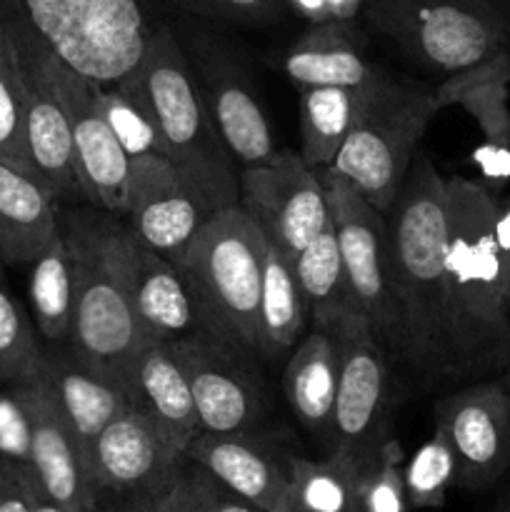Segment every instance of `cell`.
Returning a JSON list of instances; mask_svg holds the SVG:
<instances>
[{"label": "cell", "instance_id": "obj_1", "mask_svg": "<svg viewBox=\"0 0 510 512\" xmlns=\"http://www.w3.org/2000/svg\"><path fill=\"white\" fill-rule=\"evenodd\" d=\"M398 355L425 378H455L445 283V178L428 153H415L385 210Z\"/></svg>", "mask_w": 510, "mask_h": 512}, {"label": "cell", "instance_id": "obj_2", "mask_svg": "<svg viewBox=\"0 0 510 512\" xmlns=\"http://www.w3.org/2000/svg\"><path fill=\"white\" fill-rule=\"evenodd\" d=\"M498 205L483 183L445 178V283L455 378L510 365V293L495 238Z\"/></svg>", "mask_w": 510, "mask_h": 512}, {"label": "cell", "instance_id": "obj_3", "mask_svg": "<svg viewBox=\"0 0 510 512\" xmlns=\"http://www.w3.org/2000/svg\"><path fill=\"white\" fill-rule=\"evenodd\" d=\"M113 85H123L148 105L165 143V158L205 213L238 205V160L225 148L195 83L188 53L168 25L150 28L138 65Z\"/></svg>", "mask_w": 510, "mask_h": 512}, {"label": "cell", "instance_id": "obj_4", "mask_svg": "<svg viewBox=\"0 0 510 512\" xmlns=\"http://www.w3.org/2000/svg\"><path fill=\"white\" fill-rule=\"evenodd\" d=\"M268 240L240 205L208 215L170 258L193 305L198 330L258 355V310Z\"/></svg>", "mask_w": 510, "mask_h": 512}, {"label": "cell", "instance_id": "obj_5", "mask_svg": "<svg viewBox=\"0 0 510 512\" xmlns=\"http://www.w3.org/2000/svg\"><path fill=\"white\" fill-rule=\"evenodd\" d=\"M360 15L405 58L443 78L510 48V18L498 0H365Z\"/></svg>", "mask_w": 510, "mask_h": 512}, {"label": "cell", "instance_id": "obj_6", "mask_svg": "<svg viewBox=\"0 0 510 512\" xmlns=\"http://www.w3.org/2000/svg\"><path fill=\"white\" fill-rule=\"evenodd\" d=\"M60 233L70 253L88 258L120 285L155 340H178L198 330L175 265L148 248L123 218L100 208L70 210Z\"/></svg>", "mask_w": 510, "mask_h": 512}, {"label": "cell", "instance_id": "obj_7", "mask_svg": "<svg viewBox=\"0 0 510 512\" xmlns=\"http://www.w3.org/2000/svg\"><path fill=\"white\" fill-rule=\"evenodd\" d=\"M438 110L435 90L383 73L370 83L355 128L325 170L350 180L365 200L385 213Z\"/></svg>", "mask_w": 510, "mask_h": 512}, {"label": "cell", "instance_id": "obj_8", "mask_svg": "<svg viewBox=\"0 0 510 512\" xmlns=\"http://www.w3.org/2000/svg\"><path fill=\"white\" fill-rule=\"evenodd\" d=\"M0 28L10 35L20 53L28 55L38 65L63 103L70 133H73L75 173H78L85 203L123 218L133 160L100 113L98 98H95L100 83L85 78L65 60H60L8 0H0Z\"/></svg>", "mask_w": 510, "mask_h": 512}, {"label": "cell", "instance_id": "obj_9", "mask_svg": "<svg viewBox=\"0 0 510 512\" xmlns=\"http://www.w3.org/2000/svg\"><path fill=\"white\" fill-rule=\"evenodd\" d=\"M43 43L85 78L113 85L138 65L150 25L140 0H8Z\"/></svg>", "mask_w": 510, "mask_h": 512}, {"label": "cell", "instance_id": "obj_10", "mask_svg": "<svg viewBox=\"0 0 510 512\" xmlns=\"http://www.w3.org/2000/svg\"><path fill=\"white\" fill-rule=\"evenodd\" d=\"M325 185L340 260L370 330L385 350L398 355V315L388 270L385 213L333 170H318Z\"/></svg>", "mask_w": 510, "mask_h": 512}, {"label": "cell", "instance_id": "obj_11", "mask_svg": "<svg viewBox=\"0 0 510 512\" xmlns=\"http://www.w3.org/2000/svg\"><path fill=\"white\" fill-rule=\"evenodd\" d=\"M190 383L200 433H235L263 428L270 398L265 380L255 368V353L193 330L170 340Z\"/></svg>", "mask_w": 510, "mask_h": 512}, {"label": "cell", "instance_id": "obj_12", "mask_svg": "<svg viewBox=\"0 0 510 512\" xmlns=\"http://www.w3.org/2000/svg\"><path fill=\"white\" fill-rule=\"evenodd\" d=\"M240 208L270 245L298 258L330 223L328 195L318 170L300 153L278 150L273 160L240 170Z\"/></svg>", "mask_w": 510, "mask_h": 512}, {"label": "cell", "instance_id": "obj_13", "mask_svg": "<svg viewBox=\"0 0 510 512\" xmlns=\"http://www.w3.org/2000/svg\"><path fill=\"white\" fill-rule=\"evenodd\" d=\"M340 350L333 415V453L363 465L390 438L393 375L388 350L368 325L335 335Z\"/></svg>", "mask_w": 510, "mask_h": 512}, {"label": "cell", "instance_id": "obj_14", "mask_svg": "<svg viewBox=\"0 0 510 512\" xmlns=\"http://www.w3.org/2000/svg\"><path fill=\"white\" fill-rule=\"evenodd\" d=\"M435 430L455 455V488L488 490L510 470V380L468 385L440 400Z\"/></svg>", "mask_w": 510, "mask_h": 512}, {"label": "cell", "instance_id": "obj_15", "mask_svg": "<svg viewBox=\"0 0 510 512\" xmlns=\"http://www.w3.org/2000/svg\"><path fill=\"white\" fill-rule=\"evenodd\" d=\"M70 255L75 265V303L68 345L85 365L113 378L125 390L140 350L155 338L108 273L88 258Z\"/></svg>", "mask_w": 510, "mask_h": 512}, {"label": "cell", "instance_id": "obj_16", "mask_svg": "<svg viewBox=\"0 0 510 512\" xmlns=\"http://www.w3.org/2000/svg\"><path fill=\"white\" fill-rule=\"evenodd\" d=\"M185 455L133 403L100 433L90 475L100 493L120 500H153L173 488Z\"/></svg>", "mask_w": 510, "mask_h": 512}, {"label": "cell", "instance_id": "obj_17", "mask_svg": "<svg viewBox=\"0 0 510 512\" xmlns=\"http://www.w3.org/2000/svg\"><path fill=\"white\" fill-rule=\"evenodd\" d=\"M188 60L205 108L238 165L273 160L278 153L273 130L238 60L210 38H200Z\"/></svg>", "mask_w": 510, "mask_h": 512}, {"label": "cell", "instance_id": "obj_18", "mask_svg": "<svg viewBox=\"0 0 510 512\" xmlns=\"http://www.w3.org/2000/svg\"><path fill=\"white\" fill-rule=\"evenodd\" d=\"M30 420V468L53 500L70 512H100V490L85 465L83 450L60 413L45 378L13 385Z\"/></svg>", "mask_w": 510, "mask_h": 512}, {"label": "cell", "instance_id": "obj_19", "mask_svg": "<svg viewBox=\"0 0 510 512\" xmlns=\"http://www.w3.org/2000/svg\"><path fill=\"white\" fill-rule=\"evenodd\" d=\"M125 223L155 253L173 258L208 220L168 158L145 155L130 163Z\"/></svg>", "mask_w": 510, "mask_h": 512}, {"label": "cell", "instance_id": "obj_20", "mask_svg": "<svg viewBox=\"0 0 510 512\" xmlns=\"http://www.w3.org/2000/svg\"><path fill=\"white\" fill-rule=\"evenodd\" d=\"M185 460L198 463L265 512H273L290 493L293 455L285 453L263 428L200 433L185 450Z\"/></svg>", "mask_w": 510, "mask_h": 512}, {"label": "cell", "instance_id": "obj_21", "mask_svg": "<svg viewBox=\"0 0 510 512\" xmlns=\"http://www.w3.org/2000/svg\"><path fill=\"white\" fill-rule=\"evenodd\" d=\"M293 85L305 88H363L385 73L368 58V40L355 20L310 23L283 58Z\"/></svg>", "mask_w": 510, "mask_h": 512}, {"label": "cell", "instance_id": "obj_22", "mask_svg": "<svg viewBox=\"0 0 510 512\" xmlns=\"http://www.w3.org/2000/svg\"><path fill=\"white\" fill-rule=\"evenodd\" d=\"M40 375L53 390L55 403L68 420L90 470V455L100 433L128 408V395L113 378L85 365L70 345L65 350H48Z\"/></svg>", "mask_w": 510, "mask_h": 512}, {"label": "cell", "instance_id": "obj_23", "mask_svg": "<svg viewBox=\"0 0 510 512\" xmlns=\"http://www.w3.org/2000/svg\"><path fill=\"white\" fill-rule=\"evenodd\" d=\"M125 395L173 440L183 455L200 435L190 383L175 358L170 340H150L140 350L125 380Z\"/></svg>", "mask_w": 510, "mask_h": 512}, {"label": "cell", "instance_id": "obj_24", "mask_svg": "<svg viewBox=\"0 0 510 512\" xmlns=\"http://www.w3.org/2000/svg\"><path fill=\"white\" fill-rule=\"evenodd\" d=\"M18 50V48H15ZM28 100V153L40 183L55 200H85L75 173V148L68 115L38 65L18 50Z\"/></svg>", "mask_w": 510, "mask_h": 512}, {"label": "cell", "instance_id": "obj_25", "mask_svg": "<svg viewBox=\"0 0 510 512\" xmlns=\"http://www.w3.org/2000/svg\"><path fill=\"white\" fill-rule=\"evenodd\" d=\"M340 350L330 330L310 328L285 358L283 393L298 423L333 453V415Z\"/></svg>", "mask_w": 510, "mask_h": 512}, {"label": "cell", "instance_id": "obj_26", "mask_svg": "<svg viewBox=\"0 0 510 512\" xmlns=\"http://www.w3.org/2000/svg\"><path fill=\"white\" fill-rule=\"evenodd\" d=\"M58 233L53 193L35 175L0 160V260L33 263Z\"/></svg>", "mask_w": 510, "mask_h": 512}, {"label": "cell", "instance_id": "obj_27", "mask_svg": "<svg viewBox=\"0 0 510 512\" xmlns=\"http://www.w3.org/2000/svg\"><path fill=\"white\" fill-rule=\"evenodd\" d=\"M295 275L303 290L308 320L315 328L338 335L343 330L368 325V318L345 275L333 225L328 223V228L295 258Z\"/></svg>", "mask_w": 510, "mask_h": 512}, {"label": "cell", "instance_id": "obj_28", "mask_svg": "<svg viewBox=\"0 0 510 512\" xmlns=\"http://www.w3.org/2000/svg\"><path fill=\"white\" fill-rule=\"evenodd\" d=\"M433 90L440 110L458 105L475 120L485 143L510 148V48L448 75Z\"/></svg>", "mask_w": 510, "mask_h": 512}, {"label": "cell", "instance_id": "obj_29", "mask_svg": "<svg viewBox=\"0 0 510 512\" xmlns=\"http://www.w3.org/2000/svg\"><path fill=\"white\" fill-rule=\"evenodd\" d=\"M305 310L303 290L295 275V260L268 243L263 260V288L258 310V355L283 360L303 338Z\"/></svg>", "mask_w": 510, "mask_h": 512}, {"label": "cell", "instance_id": "obj_30", "mask_svg": "<svg viewBox=\"0 0 510 512\" xmlns=\"http://www.w3.org/2000/svg\"><path fill=\"white\" fill-rule=\"evenodd\" d=\"M368 88L370 83L363 88L300 90V158L310 168L325 170L333 165L355 128Z\"/></svg>", "mask_w": 510, "mask_h": 512}, {"label": "cell", "instance_id": "obj_31", "mask_svg": "<svg viewBox=\"0 0 510 512\" xmlns=\"http://www.w3.org/2000/svg\"><path fill=\"white\" fill-rule=\"evenodd\" d=\"M30 268V308L38 333L48 343H68L75 303V265L63 233L33 260Z\"/></svg>", "mask_w": 510, "mask_h": 512}, {"label": "cell", "instance_id": "obj_32", "mask_svg": "<svg viewBox=\"0 0 510 512\" xmlns=\"http://www.w3.org/2000/svg\"><path fill=\"white\" fill-rule=\"evenodd\" d=\"M290 493L310 512H363L360 465L343 453L323 460L293 455Z\"/></svg>", "mask_w": 510, "mask_h": 512}, {"label": "cell", "instance_id": "obj_33", "mask_svg": "<svg viewBox=\"0 0 510 512\" xmlns=\"http://www.w3.org/2000/svg\"><path fill=\"white\" fill-rule=\"evenodd\" d=\"M0 160L35 175L28 153V100H25L23 65L13 40L3 28H0Z\"/></svg>", "mask_w": 510, "mask_h": 512}, {"label": "cell", "instance_id": "obj_34", "mask_svg": "<svg viewBox=\"0 0 510 512\" xmlns=\"http://www.w3.org/2000/svg\"><path fill=\"white\" fill-rule=\"evenodd\" d=\"M43 355L23 305L15 300L0 260V383L28 385L40 378Z\"/></svg>", "mask_w": 510, "mask_h": 512}, {"label": "cell", "instance_id": "obj_35", "mask_svg": "<svg viewBox=\"0 0 510 512\" xmlns=\"http://www.w3.org/2000/svg\"><path fill=\"white\" fill-rule=\"evenodd\" d=\"M95 98H98L105 123L110 125L130 160L145 158V155L165 158V143L160 138L158 123L138 95L130 93L123 85H98Z\"/></svg>", "mask_w": 510, "mask_h": 512}, {"label": "cell", "instance_id": "obj_36", "mask_svg": "<svg viewBox=\"0 0 510 512\" xmlns=\"http://www.w3.org/2000/svg\"><path fill=\"white\" fill-rule=\"evenodd\" d=\"M403 478L410 508H443L448 490L455 485V455L443 433L435 430L433 438L420 445L418 453L405 465Z\"/></svg>", "mask_w": 510, "mask_h": 512}, {"label": "cell", "instance_id": "obj_37", "mask_svg": "<svg viewBox=\"0 0 510 512\" xmlns=\"http://www.w3.org/2000/svg\"><path fill=\"white\" fill-rule=\"evenodd\" d=\"M403 448L395 438L380 445L378 453L360 465V495L363 512H408L403 478Z\"/></svg>", "mask_w": 510, "mask_h": 512}, {"label": "cell", "instance_id": "obj_38", "mask_svg": "<svg viewBox=\"0 0 510 512\" xmlns=\"http://www.w3.org/2000/svg\"><path fill=\"white\" fill-rule=\"evenodd\" d=\"M170 3L210 23L248 25V28L278 23L290 10L285 0H170Z\"/></svg>", "mask_w": 510, "mask_h": 512}, {"label": "cell", "instance_id": "obj_39", "mask_svg": "<svg viewBox=\"0 0 510 512\" xmlns=\"http://www.w3.org/2000/svg\"><path fill=\"white\" fill-rule=\"evenodd\" d=\"M180 480H183L198 512H265L250 500H245L243 495L235 493L233 488L220 483L213 473L200 468L198 463L185 460L183 468H180Z\"/></svg>", "mask_w": 510, "mask_h": 512}, {"label": "cell", "instance_id": "obj_40", "mask_svg": "<svg viewBox=\"0 0 510 512\" xmlns=\"http://www.w3.org/2000/svg\"><path fill=\"white\" fill-rule=\"evenodd\" d=\"M0 458L30 465V420L15 388L0 390Z\"/></svg>", "mask_w": 510, "mask_h": 512}, {"label": "cell", "instance_id": "obj_41", "mask_svg": "<svg viewBox=\"0 0 510 512\" xmlns=\"http://www.w3.org/2000/svg\"><path fill=\"white\" fill-rule=\"evenodd\" d=\"M285 3L308 23H328V20H355L365 0H285Z\"/></svg>", "mask_w": 510, "mask_h": 512}, {"label": "cell", "instance_id": "obj_42", "mask_svg": "<svg viewBox=\"0 0 510 512\" xmlns=\"http://www.w3.org/2000/svg\"><path fill=\"white\" fill-rule=\"evenodd\" d=\"M0 512H33L23 478V463L0 458Z\"/></svg>", "mask_w": 510, "mask_h": 512}, {"label": "cell", "instance_id": "obj_43", "mask_svg": "<svg viewBox=\"0 0 510 512\" xmlns=\"http://www.w3.org/2000/svg\"><path fill=\"white\" fill-rule=\"evenodd\" d=\"M140 512H198V508H195V503L190 500L188 490H185L178 473V478H175L173 488H170L168 493H163L160 498L153 500H140Z\"/></svg>", "mask_w": 510, "mask_h": 512}, {"label": "cell", "instance_id": "obj_44", "mask_svg": "<svg viewBox=\"0 0 510 512\" xmlns=\"http://www.w3.org/2000/svg\"><path fill=\"white\" fill-rule=\"evenodd\" d=\"M475 160L483 168L485 178L505 180L510 175V148H498V145L485 143L483 148L475 150Z\"/></svg>", "mask_w": 510, "mask_h": 512}, {"label": "cell", "instance_id": "obj_45", "mask_svg": "<svg viewBox=\"0 0 510 512\" xmlns=\"http://www.w3.org/2000/svg\"><path fill=\"white\" fill-rule=\"evenodd\" d=\"M23 478H25V488H28L33 512H70L68 508H63L58 500H53L48 493H45V488L40 485L38 475H35L33 468L25 463H23Z\"/></svg>", "mask_w": 510, "mask_h": 512}, {"label": "cell", "instance_id": "obj_46", "mask_svg": "<svg viewBox=\"0 0 510 512\" xmlns=\"http://www.w3.org/2000/svg\"><path fill=\"white\" fill-rule=\"evenodd\" d=\"M495 238H498L500 258H503L505 280H508L510 293V200L498 205V215H495Z\"/></svg>", "mask_w": 510, "mask_h": 512}, {"label": "cell", "instance_id": "obj_47", "mask_svg": "<svg viewBox=\"0 0 510 512\" xmlns=\"http://www.w3.org/2000/svg\"><path fill=\"white\" fill-rule=\"evenodd\" d=\"M273 512H310L308 508H305L303 503H300L298 498H295L293 493H288V498L283 500V503L278 505V508H275Z\"/></svg>", "mask_w": 510, "mask_h": 512}, {"label": "cell", "instance_id": "obj_48", "mask_svg": "<svg viewBox=\"0 0 510 512\" xmlns=\"http://www.w3.org/2000/svg\"><path fill=\"white\" fill-rule=\"evenodd\" d=\"M100 512H140V500H120L118 505H110Z\"/></svg>", "mask_w": 510, "mask_h": 512}, {"label": "cell", "instance_id": "obj_49", "mask_svg": "<svg viewBox=\"0 0 510 512\" xmlns=\"http://www.w3.org/2000/svg\"><path fill=\"white\" fill-rule=\"evenodd\" d=\"M490 512H510V488L505 490V493L500 495L498 500H495L493 510H490Z\"/></svg>", "mask_w": 510, "mask_h": 512}]
</instances>
